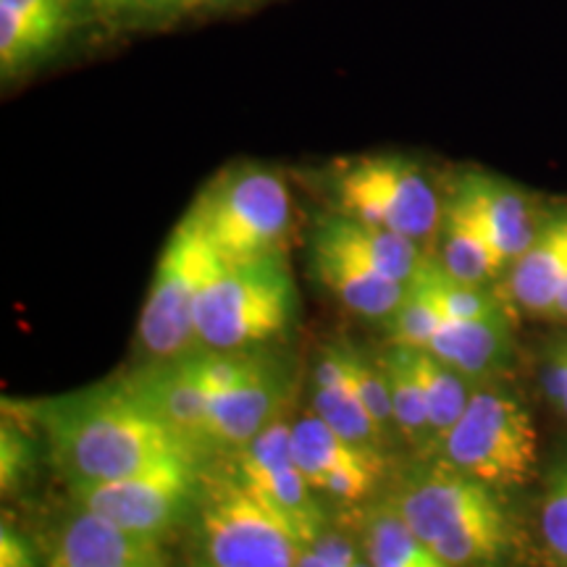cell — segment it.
Here are the masks:
<instances>
[{
  "label": "cell",
  "mask_w": 567,
  "mask_h": 567,
  "mask_svg": "<svg viewBox=\"0 0 567 567\" xmlns=\"http://www.w3.org/2000/svg\"><path fill=\"white\" fill-rule=\"evenodd\" d=\"M295 463L313 492L334 505H360L371 499L386 476V452L368 450L339 436L313 410L292 423Z\"/></svg>",
  "instance_id": "cell-10"
},
{
  "label": "cell",
  "mask_w": 567,
  "mask_h": 567,
  "mask_svg": "<svg viewBox=\"0 0 567 567\" xmlns=\"http://www.w3.org/2000/svg\"><path fill=\"white\" fill-rule=\"evenodd\" d=\"M11 405L45 434L53 463L69 486L103 484L163 460L193 457L142 405L124 375L53 400Z\"/></svg>",
  "instance_id": "cell-1"
},
{
  "label": "cell",
  "mask_w": 567,
  "mask_h": 567,
  "mask_svg": "<svg viewBox=\"0 0 567 567\" xmlns=\"http://www.w3.org/2000/svg\"><path fill=\"white\" fill-rule=\"evenodd\" d=\"M213 255L216 252L205 243L193 216L184 213L163 245L151 292L140 313L137 342L145 360L179 358L200 347L195 310Z\"/></svg>",
  "instance_id": "cell-8"
},
{
  "label": "cell",
  "mask_w": 567,
  "mask_h": 567,
  "mask_svg": "<svg viewBox=\"0 0 567 567\" xmlns=\"http://www.w3.org/2000/svg\"><path fill=\"white\" fill-rule=\"evenodd\" d=\"M375 358H379L381 368H384L389 392H392L396 436L405 439L408 444H413L415 450L425 452V455H431L434 439H431L429 405H425L421 375H417L415 368L413 347L389 344Z\"/></svg>",
  "instance_id": "cell-22"
},
{
  "label": "cell",
  "mask_w": 567,
  "mask_h": 567,
  "mask_svg": "<svg viewBox=\"0 0 567 567\" xmlns=\"http://www.w3.org/2000/svg\"><path fill=\"white\" fill-rule=\"evenodd\" d=\"M0 567H40V551L13 526L9 515L0 523Z\"/></svg>",
  "instance_id": "cell-31"
},
{
  "label": "cell",
  "mask_w": 567,
  "mask_h": 567,
  "mask_svg": "<svg viewBox=\"0 0 567 567\" xmlns=\"http://www.w3.org/2000/svg\"><path fill=\"white\" fill-rule=\"evenodd\" d=\"M431 455L499 492L526 486L538 473L534 417L520 396L486 381Z\"/></svg>",
  "instance_id": "cell-6"
},
{
  "label": "cell",
  "mask_w": 567,
  "mask_h": 567,
  "mask_svg": "<svg viewBox=\"0 0 567 567\" xmlns=\"http://www.w3.org/2000/svg\"><path fill=\"white\" fill-rule=\"evenodd\" d=\"M142 405L172 431V436L200 465L216 460L210 439V400L189 365L187 354L168 360H145L124 373Z\"/></svg>",
  "instance_id": "cell-11"
},
{
  "label": "cell",
  "mask_w": 567,
  "mask_h": 567,
  "mask_svg": "<svg viewBox=\"0 0 567 567\" xmlns=\"http://www.w3.org/2000/svg\"><path fill=\"white\" fill-rule=\"evenodd\" d=\"M193 567H210L208 563H203V559H193V563H189Z\"/></svg>",
  "instance_id": "cell-38"
},
{
  "label": "cell",
  "mask_w": 567,
  "mask_h": 567,
  "mask_svg": "<svg viewBox=\"0 0 567 567\" xmlns=\"http://www.w3.org/2000/svg\"><path fill=\"white\" fill-rule=\"evenodd\" d=\"M310 549L318 551L329 567H373L371 559L365 555L363 544L352 542V538L342 534V530H334L329 526L316 536Z\"/></svg>",
  "instance_id": "cell-29"
},
{
  "label": "cell",
  "mask_w": 567,
  "mask_h": 567,
  "mask_svg": "<svg viewBox=\"0 0 567 567\" xmlns=\"http://www.w3.org/2000/svg\"><path fill=\"white\" fill-rule=\"evenodd\" d=\"M415 368L421 375L425 405H429V421H431V439L434 446L442 442L446 431L460 421V415L465 413L467 402H471L473 392H476V381H471L467 375L455 371L452 365H446L444 360H439L434 352L429 350H415Z\"/></svg>",
  "instance_id": "cell-23"
},
{
  "label": "cell",
  "mask_w": 567,
  "mask_h": 567,
  "mask_svg": "<svg viewBox=\"0 0 567 567\" xmlns=\"http://www.w3.org/2000/svg\"><path fill=\"white\" fill-rule=\"evenodd\" d=\"M80 0H0L3 80L38 66L66 40Z\"/></svg>",
  "instance_id": "cell-15"
},
{
  "label": "cell",
  "mask_w": 567,
  "mask_h": 567,
  "mask_svg": "<svg viewBox=\"0 0 567 567\" xmlns=\"http://www.w3.org/2000/svg\"><path fill=\"white\" fill-rule=\"evenodd\" d=\"M439 360L476 384L494 381L513 360V331L505 310L473 321H444L429 344Z\"/></svg>",
  "instance_id": "cell-19"
},
{
  "label": "cell",
  "mask_w": 567,
  "mask_h": 567,
  "mask_svg": "<svg viewBox=\"0 0 567 567\" xmlns=\"http://www.w3.org/2000/svg\"><path fill=\"white\" fill-rule=\"evenodd\" d=\"M295 567H329V565H326V559L318 555V551H313L310 547H305L300 551V557H297V565Z\"/></svg>",
  "instance_id": "cell-33"
},
{
  "label": "cell",
  "mask_w": 567,
  "mask_h": 567,
  "mask_svg": "<svg viewBox=\"0 0 567 567\" xmlns=\"http://www.w3.org/2000/svg\"><path fill=\"white\" fill-rule=\"evenodd\" d=\"M373 567H450L444 559H434V563H389V559H381V563H371Z\"/></svg>",
  "instance_id": "cell-34"
},
{
  "label": "cell",
  "mask_w": 567,
  "mask_h": 567,
  "mask_svg": "<svg viewBox=\"0 0 567 567\" xmlns=\"http://www.w3.org/2000/svg\"><path fill=\"white\" fill-rule=\"evenodd\" d=\"M544 392L547 400L555 405L559 413L567 408V342L565 337H559L551 342L547 360H544Z\"/></svg>",
  "instance_id": "cell-30"
},
{
  "label": "cell",
  "mask_w": 567,
  "mask_h": 567,
  "mask_svg": "<svg viewBox=\"0 0 567 567\" xmlns=\"http://www.w3.org/2000/svg\"><path fill=\"white\" fill-rule=\"evenodd\" d=\"M565 342H567V337H565Z\"/></svg>",
  "instance_id": "cell-39"
},
{
  "label": "cell",
  "mask_w": 567,
  "mask_h": 567,
  "mask_svg": "<svg viewBox=\"0 0 567 567\" xmlns=\"http://www.w3.org/2000/svg\"><path fill=\"white\" fill-rule=\"evenodd\" d=\"M203 465L193 457H172L132 476L103 484L69 486L76 507L103 517L126 534L161 542L189 520L200 494Z\"/></svg>",
  "instance_id": "cell-9"
},
{
  "label": "cell",
  "mask_w": 567,
  "mask_h": 567,
  "mask_svg": "<svg viewBox=\"0 0 567 567\" xmlns=\"http://www.w3.org/2000/svg\"><path fill=\"white\" fill-rule=\"evenodd\" d=\"M38 467V446L32 429L17 410L3 405V425H0V488L3 494H19L30 484Z\"/></svg>",
  "instance_id": "cell-26"
},
{
  "label": "cell",
  "mask_w": 567,
  "mask_h": 567,
  "mask_svg": "<svg viewBox=\"0 0 567 567\" xmlns=\"http://www.w3.org/2000/svg\"><path fill=\"white\" fill-rule=\"evenodd\" d=\"M429 276L434 284V295L442 308L444 321H473V318L492 316L502 308V300L488 287L460 281L450 276L436 264L434 255H429Z\"/></svg>",
  "instance_id": "cell-27"
},
{
  "label": "cell",
  "mask_w": 567,
  "mask_h": 567,
  "mask_svg": "<svg viewBox=\"0 0 567 567\" xmlns=\"http://www.w3.org/2000/svg\"><path fill=\"white\" fill-rule=\"evenodd\" d=\"M300 295L284 252L226 260L213 255L197 297L195 329L208 350L271 347L297 323Z\"/></svg>",
  "instance_id": "cell-3"
},
{
  "label": "cell",
  "mask_w": 567,
  "mask_h": 567,
  "mask_svg": "<svg viewBox=\"0 0 567 567\" xmlns=\"http://www.w3.org/2000/svg\"><path fill=\"white\" fill-rule=\"evenodd\" d=\"M155 549L158 542L126 534L103 517L76 507L55 536L48 567H142Z\"/></svg>",
  "instance_id": "cell-18"
},
{
  "label": "cell",
  "mask_w": 567,
  "mask_h": 567,
  "mask_svg": "<svg viewBox=\"0 0 567 567\" xmlns=\"http://www.w3.org/2000/svg\"><path fill=\"white\" fill-rule=\"evenodd\" d=\"M203 3H216V6H224V3H239V0H203Z\"/></svg>",
  "instance_id": "cell-37"
},
{
  "label": "cell",
  "mask_w": 567,
  "mask_h": 567,
  "mask_svg": "<svg viewBox=\"0 0 567 567\" xmlns=\"http://www.w3.org/2000/svg\"><path fill=\"white\" fill-rule=\"evenodd\" d=\"M310 410L347 442L386 452L389 439L381 434L354 389L350 363H347V342L318 347L313 373H310Z\"/></svg>",
  "instance_id": "cell-16"
},
{
  "label": "cell",
  "mask_w": 567,
  "mask_h": 567,
  "mask_svg": "<svg viewBox=\"0 0 567 567\" xmlns=\"http://www.w3.org/2000/svg\"><path fill=\"white\" fill-rule=\"evenodd\" d=\"M142 567H172V565H168V559L163 557V551H161V547H158V549L153 551L151 557L145 559V565H142Z\"/></svg>",
  "instance_id": "cell-36"
},
{
  "label": "cell",
  "mask_w": 567,
  "mask_h": 567,
  "mask_svg": "<svg viewBox=\"0 0 567 567\" xmlns=\"http://www.w3.org/2000/svg\"><path fill=\"white\" fill-rule=\"evenodd\" d=\"M187 213L210 250L226 260L284 252L295 218L287 182L260 163L218 172Z\"/></svg>",
  "instance_id": "cell-5"
},
{
  "label": "cell",
  "mask_w": 567,
  "mask_h": 567,
  "mask_svg": "<svg viewBox=\"0 0 567 567\" xmlns=\"http://www.w3.org/2000/svg\"><path fill=\"white\" fill-rule=\"evenodd\" d=\"M105 13H130V17H163L203 3V0H92Z\"/></svg>",
  "instance_id": "cell-32"
},
{
  "label": "cell",
  "mask_w": 567,
  "mask_h": 567,
  "mask_svg": "<svg viewBox=\"0 0 567 567\" xmlns=\"http://www.w3.org/2000/svg\"><path fill=\"white\" fill-rule=\"evenodd\" d=\"M295 394L292 363L268 350L266 360L237 386L210 400V439L216 457L243 450L274 417L287 413Z\"/></svg>",
  "instance_id": "cell-13"
},
{
  "label": "cell",
  "mask_w": 567,
  "mask_h": 567,
  "mask_svg": "<svg viewBox=\"0 0 567 567\" xmlns=\"http://www.w3.org/2000/svg\"><path fill=\"white\" fill-rule=\"evenodd\" d=\"M347 363H350V373L354 381V389H358L360 400L375 425L381 429V434L386 439L396 434L394 423V405H392V392H389V381L384 368H381L379 358L375 354H368L358 347L347 342Z\"/></svg>",
  "instance_id": "cell-28"
},
{
  "label": "cell",
  "mask_w": 567,
  "mask_h": 567,
  "mask_svg": "<svg viewBox=\"0 0 567 567\" xmlns=\"http://www.w3.org/2000/svg\"><path fill=\"white\" fill-rule=\"evenodd\" d=\"M331 203L342 216L396 231L417 245L436 243L444 221V193L408 155H363L331 172Z\"/></svg>",
  "instance_id": "cell-7"
},
{
  "label": "cell",
  "mask_w": 567,
  "mask_h": 567,
  "mask_svg": "<svg viewBox=\"0 0 567 567\" xmlns=\"http://www.w3.org/2000/svg\"><path fill=\"white\" fill-rule=\"evenodd\" d=\"M444 197L481 226L507 266L528 250L547 218V208H542L534 195L505 176L481 168L460 172Z\"/></svg>",
  "instance_id": "cell-12"
},
{
  "label": "cell",
  "mask_w": 567,
  "mask_h": 567,
  "mask_svg": "<svg viewBox=\"0 0 567 567\" xmlns=\"http://www.w3.org/2000/svg\"><path fill=\"white\" fill-rule=\"evenodd\" d=\"M321 221L337 234L342 243L360 255L368 266L381 271L394 281H410L417 274V268L425 264L429 250L402 234L381 229L363 221H354L350 216L331 210L321 216Z\"/></svg>",
  "instance_id": "cell-21"
},
{
  "label": "cell",
  "mask_w": 567,
  "mask_h": 567,
  "mask_svg": "<svg viewBox=\"0 0 567 567\" xmlns=\"http://www.w3.org/2000/svg\"><path fill=\"white\" fill-rule=\"evenodd\" d=\"M310 274L354 316L386 321L405 297L408 284L368 266L318 218L310 234Z\"/></svg>",
  "instance_id": "cell-14"
},
{
  "label": "cell",
  "mask_w": 567,
  "mask_h": 567,
  "mask_svg": "<svg viewBox=\"0 0 567 567\" xmlns=\"http://www.w3.org/2000/svg\"><path fill=\"white\" fill-rule=\"evenodd\" d=\"M386 502L450 567H509L517 555L499 488L434 455L402 473Z\"/></svg>",
  "instance_id": "cell-2"
},
{
  "label": "cell",
  "mask_w": 567,
  "mask_h": 567,
  "mask_svg": "<svg viewBox=\"0 0 567 567\" xmlns=\"http://www.w3.org/2000/svg\"><path fill=\"white\" fill-rule=\"evenodd\" d=\"M557 318H565L567 321V268L563 276V287H559V297H557Z\"/></svg>",
  "instance_id": "cell-35"
},
{
  "label": "cell",
  "mask_w": 567,
  "mask_h": 567,
  "mask_svg": "<svg viewBox=\"0 0 567 567\" xmlns=\"http://www.w3.org/2000/svg\"><path fill=\"white\" fill-rule=\"evenodd\" d=\"M567 268V205L547 210L528 250L507 268V295L523 313L555 316Z\"/></svg>",
  "instance_id": "cell-17"
},
{
  "label": "cell",
  "mask_w": 567,
  "mask_h": 567,
  "mask_svg": "<svg viewBox=\"0 0 567 567\" xmlns=\"http://www.w3.org/2000/svg\"><path fill=\"white\" fill-rule=\"evenodd\" d=\"M389 344H402V347H415V350H429V344L434 342L436 331L442 329L444 313L439 308L434 284L429 276V258L417 268V274L408 281L405 297L396 305V310L386 321Z\"/></svg>",
  "instance_id": "cell-24"
},
{
  "label": "cell",
  "mask_w": 567,
  "mask_h": 567,
  "mask_svg": "<svg viewBox=\"0 0 567 567\" xmlns=\"http://www.w3.org/2000/svg\"><path fill=\"white\" fill-rule=\"evenodd\" d=\"M538 538L549 567H567V444L549 460L538 502Z\"/></svg>",
  "instance_id": "cell-25"
},
{
  "label": "cell",
  "mask_w": 567,
  "mask_h": 567,
  "mask_svg": "<svg viewBox=\"0 0 567 567\" xmlns=\"http://www.w3.org/2000/svg\"><path fill=\"white\" fill-rule=\"evenodd\" d=\"M197 559L210 567H295L302 538L229 457L203 465L200 494L189 515Z\"/></svg>",
  "instance_id": "cell-4"
},
{
  "label": "cell",
  "mask_w": 567,
  "mask_h": 567,
  "mask_svg": "<svg viewBox=\"0 0 567 567\" xmlns=\"http://www.w3.org/2000/svg\"><path fill=\"white\" fill-rule=\"evenodd\" d=\"M434 258L450 276L467 284H478V287H488L509 268L507 260L492 245V239L481 231V226L455 205L446 203V197Z\"/></svg>",
  "instance_id": "cell-20"
}]
</instances>
